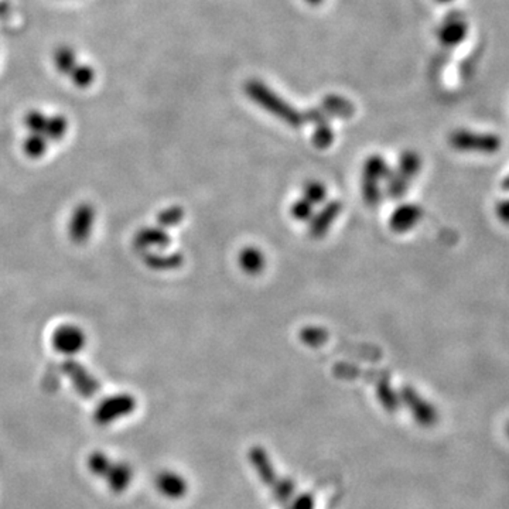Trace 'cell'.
I'll use <instances>...</instances> for the list:
<instances>
[{
    "instance_id": "cell-32",
    "label": "cell",
    "mask_w": 509,
    "mask_h": 509,
    "mask_svg": "<svg viewBox=\"0 0 509 509\" xmlns=\"http://www.w3.org/2000/svg\"><path fill=\"white\" fill-rule=\"evenodd\" d=\"M438 3H450V1H452V0H437Z\"/></svg>"
},
{
    "instance_id": "cell-28",
    "label": "cell",
    "mask_w": 509,
    "mask_h": 509,
    "mask_svg": "<svg viewBox=\"0 0 509 509\" xmlns=\"http://www.w3.org/2000/svg\"><path fill=\"white\" fill-rule=\"evenodd\" d=\"M495 215L502 222L509 225V197L501 199L495 205Z\"/></svg>"
},
{
    "instance_id": "cell-7",
    "label": "cell",
    "mask_w": 509,
    "mask_h": 509,
    "mask_svg": "<svg viewBox=\"0 0 509 509\" xmlns=\"http://www.w3.org/2000/svg\"><path fill=\"white\" fill-rule=\"evenodd\" d=\"M423 216V209L416 204H403L399 208L394 209L390 218V228L394 232H407L414 225L419 223V221Z\"/></svg>"
},
{
    "instance_id": "cell-29",
    "label": "cell",
    "mask_w": 509,
    "mask_h": 509,
    "mask_svg": "<svg viewBox=\"0 0 509 509\" xmlns=\"http://www.w3.org/2000/svg\"><path fill=\"white\" fill-rule=\"evenodd\" d=\"M290 509H314V499L310 493H303L294 498Z\"/></svg>"
},
{
    "instance_id": "cell-15",
    "label": "cell",
    "mask_w": 509,
    "mask_h": 509,
    "mask_svg": "<svg viewBox=\"0 0 509 509\" xmlns=\"http://www.w3.org/2000/svg\"><path fill=\"white\" fill-rule=\"evenodd\" d=\"M410 184V178H407L406 175H403L402 172H399L397 170H390L387 178H386V194L390 198H402Z\"/></svg>"
},
{
    "instance_id": "cell-31",
    "label": "cell",
    "mask_w": 509,
    "mask_h": 509,
    "mask_svg": "<svg viewBox=\"0 0 509 509\" xmlns=\"http://www.w3.org/2000/svg\"><path fill=\"white\" fill-rule=\"evenodd\" d=\"M310 6H320L324 0H305Z\"/></svg>"
},
{
    "instance_id": "cell-30",
    "label": "cell",
    "mask_w": 509,
    "mask_h": 509,
    "mask_svg": "<svg viewBox=\"0 0 509 509\" xmlns=\"http://www.w3.org/2000/svg\"><path fill=\"white\" fill-rule=\"evenodd\" d=\"M502 188L503 189H506V191H509V172L503 177V180H502Z\"/></svg>"
},
{
    "instance_id": "cell-22",
    "label": "cell",
    "mask_w": 509,
    "mask_h": 509,
    "mask_svg": "<svg viewBox=\"0 0 509 509\" xmlns=\"http://www.w3.org/2000/svg\"><path fill=\"white\" fill-rule=\"evenodd\" d=\"M327 331L320 327H307L300 332V338L308 346H320L327 341Z\"/></svg>"
},
{
    "instance_id": "cell-33",
    "label": "cell",
    "mask_w": 509,
    "mask_h": 509,
    "mask_svg": "<svg viewBox=\"0 0 509 509\" xmlns=\"http://www.w3.org/2000/svg\"><path fill=\"white\" fill-rule=\"evenodd\" d=\"M506 434H508V437H509V423H508V426H506Z\"/></svg>"
},
{
    "instance_id": "cell-5",
    "label": "cell",
    "mask_w": 509,
    "mask_h": 509,
    "mask_svg": "<svg viewBox=\"0 0 509 509\" xmlns=\"http://www.w3.org/2000/svg\"><path fill=\"white\" fill-rule=\"evenodd\" d=\"M52 344L59 352L75 353L85 345V335L75 325H61L52 335Z\"/></svg>"
},
{
    "instance_id": "cell-11",
    "label": "cell",
    "mask_w": 509,
    "mask_h": 509,
    "mask_svg": "<svg viewBox=\"0 0 509 509\" xmlns=\"http://www.w3.org/2000/svg\"><path fill=\"white\" fill-rule=\"evenodd\" d=\"M376 394L379 402L382 403L383 409L387 411H396L399 409L400 404V399L399 396L394 393V390L392 389L390 383H389V376L383 375L378 382H376Z\"/></svg>"
},
{
    "instance_id": "cell-27",
    "label": "cell",
    "mask_w": 509,
    "mask_h": 509,
    "mask_svg": "<svg viewBox=\"0 0 509 509\" xmlns=\"http://www.w3.org/2000/svg\"><path fill=\"white\" fill-rule=\"evenodd\" d=\"M158 219L163 225H175L182 219V209L172 206V208L164 211Z\"/></svg>"
},
{
    "instance_id": "cell-13",
    "label": "cell",
    "mask_w": 509,
    "mask_h": 509,
    "mask_svg": "<svg viewBox=\"0 0 509 509\" xmlns=\"http://www.w3.org/2000/svg\"><path fill=\"white\" fill-rule=\"evenodd\" d=\"M54 66L55 69L62 75H69V72L75 68L76 62V54L75 51L68 45H61L54 51L52 55Z\"/></svg>"
},
{
    "instance_id": "cell-20",
    "label": "cell",
    "mask_w": 509,
    "mask_h": 509,
    "mask_svg": "<svg viewBox=\"0 0 509 509\" xmlns=\"http://www.w3.org/2000/svg\"><path fill=\"white\" fill-rule=\"evenodd\" d=\"M47 120H48V116L40 110H30L24 116V124L28 129V131L42 134V136H44Z\"/></svg>"
},
{
    "instance_id": "cell-14",
    "label": "cell",
    "mask_w": 509,
    "mask_h": 509,
    "mask_svg": "<svg viewBox=\"0 0 509 509\" xmlns=\"http://www.w3.org/2000/svg\"><path fill=\"white\" fill-rule=\"evenodd\" d=\"M390 172L387 163L378 154L369 156L363 164V178H370L375 181L386 180Z\"/></svg>"
},
{
    "instance_id": "cell-17",
    "label": "cell",
    "mask_w": 509,
    "mask_h": 509,
    "mask_svg": "<svg viewBox=\"0 0 509 509\" xmlns=\"http://www.w3.org/2000/svg\"><path fill=\"white\" fill-rule=\"evenodd\" d=\"M66 130H68V123L64 116H61V115L48 116L45 130H44V137L47 140H59L65 136Z\"/></svg>"
},
{
    "instance_id": "cell-1",
    "label": "cell",
    "mask_w": 509,
    "mask_h": 509,
    "mask_svg": "<svg viewBox=\"0 0 509 509\" xmlns=\"http://www.w3.org/2000/svg\"><path fill=\"white\" fill-rule=\"evenodd\" d=\"M245 93L260 107L270 115L283 120L291 127H301L305 123V115L293 107L288 102L281 99L274 90L257 79H250L245 83Z\"/></svg>"
},
{
    "instance_id": "cell-10",
    "label": "cell",
    "mask_w": 509,
    "mask_h": 509,
    "mask_svg": "<svg viewBox=\"0 0 509 509\" xmlns=\"http://www.w3.org/2000/svg\"><path fill=\"white\" fill-rule=\"evenodd\" d=\"M321 109L327 113V116H334V117H351L353 115V106L349 100L344 99L342 96H337V95H329L327 96L322 103H321Z\"/></svg>"
},
{
    "instance_id": "cell-2",
    "label": "cell",
    "mask_w": 509,
    "mask_h": 509,
    "mask_svg": "<svg viewBox=\"0 0 509 509\" xmlns=\"http://www.w3.org/2000/svg\"><path fill=\"white\" fill-rule=\"evenodd\" d=\"M450 146L462 153L493 154L501 150L502 140L492 131H476L469 129H457L448 136Z\"/></svg>"
},
{
    "instance_id": "cell-3",
    "label": "cell",
    "mask_w": 509,
    "mask_h": 509,
    "mask_svg": "<svg viewBox=\"0 0 509 509\" xmlns=\"http://www.w3.org/2000/svg\"><path fill=\"white\" fill-rule=\"evenodd\" d=\"M400 399L410 410L414 421L423 427H431L438 421L437 409L423 399L413 387L404 386L400 390Z\"/></svg>"
},
{
    "instance_id": "cell-18",
    "label": "cell",
    "mask_w": 509,
    "mask_h": 509,
    "mask_svg": "<svg viewBox=\"0 0 509 509\" xmlns=\"http://www.w3.org/2000/svg\"><path fill=\"white\" fill-rule=\"evenodd\" d=\"M71 81L78 88H88L95 81V69L90 65L85 64H76L75 68L69 72Z\"/></svg>"
},
{
    "instance_id": "cell-8",
    "label": "cell",
    "mask_w": 509,
    "mask_h": 509,
    "mask_svg": "<svg viewBox=\"0 0 509 509\" xmlns=\"http://www.w3.org/2000/svg\"><path fill=\"white\" fill-rule=\"evenodd\" d=\"M342 209V205L341 202L338 201H331L329 204H327L311 221V225H310V235L314 238V239H320L322 238L327 230L329 229L331 223L337 219V216L339 215Z\"/></svg>"
},
{
    "instance_id": "cell-12",
    "label": "cell",
    "mask_w": 509,
    "mask_h": 509,
    "mask_svg": "<svg viewBox=\"0 0 509 509\" xmlns=\"http://www.w3.org/2000/svg\"><path fill=\"white\" fill-rule=\"evenodd\" d=\"M158 486L165 495H168L171 498H180L187 492L185 479L174 472L161 474V476L158 479Z\"/></svg>"
},
{
    "instance_id": "cell-6",
    "label": "cell",
    "mask_w": 509,
    "mask_h": 509,
    "mask_svg": "<svg viewBox=\"0 0 509 509\" xmlns=\"http://www.w3.org/2000/svg\"><path fill=\"white\" fill-rule=\"evenodd\" d=\"M249 460H250L252 467L255 468L257 476L260 478V481L271 489L280 478L277 476V472H276L273 464L270 462L267 452L262 447H253L249 451Z\"/></svg>"
},
{
    "instance_id": "cell-19",
    "label": "cell",
    "mask_w": 509,
    "mask_h": 509,
    "mask_svg": "<svg viewBox=\"0 0 509 509\" xmlns=\"http://www.w3.org/2000/svg\"><path fill=\"white\" fill-rule=\"evenodd\" d=\"M47 144H48V140L42 134L30 133L27 136V139L24 140L23 147H24L25 154H28L30 157H40L47 151Z\"/></svg>"
},
{
    "instance_id": "cell-23",
    "label": "cell",
    "mask_w": 509,
    "mask_h": 509,
    "mask_svg": "<svg viewBox=\"0 0 509 509\" xmlns=\"http://www.w3.org/2000/svg\"><path fill=\"white\" fill-rule=\"evenodd\" d=\"M378 182L379 181H375L370 178H362V197L369 206H375L380 201L382 192L379 189Z\"/></svg>"
},
{
    "instance_id": "cell-24",
    "label": "cell",
    "mask_w": 509,
    "mask_h": 509,
    "mask_svg": "<svg viewBox=\"0 0 509 509\" xmlns=\"http://www.w3.org/2000/svg\"><path fill=\"white\" fill-rule=\"evenodd\" d=\"M332 140H334V131L329 126V122L317 124L314 136H312L314 146L318 148H327L332 143Z\"/></svg>"
},
{
    "instance_id": "cell-26",
    "label": "cell",
    "mask_w": 509,
    "mask_h": 509,
    "mask_svg": "<svg viewBox=\"0 0 509 509\" xmlns=\"http://www.w3.org/2000/svg\"><path fill=\"white\" fill-rule=\"evenodd\" d=\"M141 240H143L147 246H148V245H158L160 247L168 245V242H170L168 236H167L163 230H160V229H147V230H144Z\"/></svg>"
},
{
    "instance_id": "cell-16",
    "label": "cell",
    "mask_w": 509,
    "mask_h": 509,
    "mask_svg": "<svg viewBox=\"0 0 509 509\" xmlns=\"http://www.w3.org/2000/svg\"><path fill=\"white\" fill-rule=\"evenodd\" d=\"M420 168H421V158L417 153L409 150L400 156L397 171L406 175L407 178L411 180L414 175H417Z\"/></svg>"
},
{
    "instance_id": "cell-9",
    "label": "cell",
    "mask_w": 509,
    "mask_h": 509,
    "mask_svg": "<svg viewBox=\"0 0 509 509\" xmlns=\"http://www.w3.org/2000/svg\"><path fill=\"white\" fill-rule=\"evenodd\" d=\"M239 264L245 273L250 276H256L264 269L266 264L264 255L257 247L253 246L245 247L239 255Z\"/></svg>"
},
{
    "instance_id": "cell-21",
    "label": "cell",
    "mask_w": 509,
    "mask_h": 509,
    "mask_svg": "<svg viewBox=\"0 0 509 509\" xmlns=\"http://www.w3.org/2000/svg\"><path fill=\"white\" fill-rule=\"evenodd\" d=\"M303 195H304L303 198L305 201H308L311 205H317V204L324 201L327 192H325V187L321 182L311 180V181L304 184Z\"/></svg>"
},
{
    "instance_id": "cell-4",
    "label": "cell",
    "mask_w": 509,
    "mask_h": 509,
    "mask_svg": "<svg viewBox=\"0 0 509 509\" xmlns=\"http://www.w3.org/2000/svg\"><path fill=\"white\" fill-rule=\"evenodd\" d=\"M468 34V24L460 14H451L440 25L437 35L443 45L457 47L460 45Z\"/></svg>"
},
{
    "instance_id": "cell-25",
    "label": "cell",
    "mask_w": 509,
    "mask_h": 509,
    "mask_svg": "<svg viewBox=\"0 0 509 509\" xmlns=\"http://www.w3.org/2000/svg\"><path fill=\"white\" fill-rule=\"evenodd\" d=\"M290 212H291V216L298 221H308V219H311V215H312V205L308 201H305L304 198H301L291 205Z\"/></svg>"
}]
</instances>
